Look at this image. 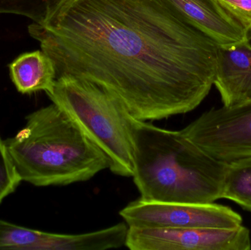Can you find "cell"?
I'll return each mask as SVG.
<instances>
[{
    "mask_svg": "<svg viewBox=\"0 0 251 250\" xmlns=\"http://www.w3.org/2000/svg\"><path fill=\"white\" fill-rule=\"evenodd\" d=\"M28 29L56 77L94 84L137 120L193 111L214 85L218 44L166 0H60Z\"/></svg>",
    "mask_w": 251,
    "mask_h": 250,
    "instance_id": "obj_1",
    "label": "cell"
},
{
    "mask_svg": "<svg viewBox=\"0 0 251 250\" xmlns=\"http://www.w3.org/2000/svg\"><path fill=\"white\" fill-rule=\"evenodd\" d=\"M134 183L140 199L210 204L221 199L228 164L209 157L181 131H171L128 115Z\"/></svg>",
    "mask_w": 251,
    "mask_h": 250,
    "instance_id": "obj_2",
    "label": "cell"
},
{
    "mask_svg": "<svg viewBox=\"0 0 251 250\" xmlns=\"http://www.w3.org/2000/svg\"><path fill=\"white\" fill-rule=\"evenodd\" d=\"M21 180L35 186L87 182L109 169L105 154L52 103L26 117V125L4 140Z\"/></svg>",
    "mask_w": 251,
    "mask_h": 250,
    "instance_id": "obj_3",
    "label": "cell"
},
{
    "mask_svg": "<svg viewBox=\"0 0 251 250\" xmlns=\"http://www.w3.org/2000/svg\"><path fill=\"white\" fill-rule=\"evenodd\" d=\"M46 93L105 154L112 173L132 177L129 113L117 100L94 84L69 76L57 78Z\"/></svg>",
    "mask_w": 251,
    "mask_h": 250,
    "instance_id": "obj_4",
    "label": "cell"
},
{
    "mask_svg": "<svg viewBox=\"0 0 251 250\" xmlns=\"http://www.w3.org/2000/svg\"><path fill=\"white\" fill-rule=\"evenodd\" d=\"M181 132L220 162L251 159V100L212 109Z\"/></svg>",
    "mask_w": 251,
    "mask_h": 250,
    "instance_id": "obj_5",
    "label": "cell"
},
{
    "mask_svg": "<svg viewBox=\"0 0 251 250\" xmlns=\"http://www.w3.org/2000/svg\"><path fill=\"white\" fill-rule=\"evenodd\" d=\"M128 227L148 228H234L243 218L229 207L210 203H166L138 199L120 211Z\"/></svg>",
    "mask_w": 251,
    "mask_h": 250,
    "instance_id": "obj_6",
    "label": "cell"
},
{
    "mask_svg": "<svg viewBox=\"0 0 251 250\" xmlns=\"http://www.w3.org/2000/svg\"><path fill=\"white\" fill-rule=\"evenodd\" d=\"M126 247L131 250H250V231L234 228L128 227Z\"/></svg>",
    "mask_w": 251,
    "mask_h": 250,
    "instance_id": "obj_7",
    "label": "cell"
},
{
    "mask_svg": "<svg viewBox=\"0 0 251 250\" xmlns=\"http://www.w3.org/2000/svg\"><path fill=\"white\" fill-rule=\"evenodd\" d=\"M107 244L103 230L82 234L48 233L0 220V250H102Z\"/></svg>",
    "mask_w": 251,
    "mask_h": 250,
    "instance_id": "obj_8",
    "label": "cell"
},
{
    "mask_svg": "<svg viewBox=\"0 0 251 250\" xmlns=\"http://www.w3.org/2000/svg\"><path fill=\"white\" fill-rule=\"evenodd\" d=\"M214 85L224 105L251 100V47L247 41L218 45Z\"/></svg>",
    "mask_w": 251,
    "mask_h": 250,
    "instance_id": "obj_9",
    "label": "cell"
},
{
    "mask_svg": "<svg viewBox=\"0 0 251 250\" xmlns=\"http://www.w3.org/2000/svg\"><path fill=\"white\" fill-rule=\"evenodd\" d=\"M218 45L246 41V31L216 0H166Z\"/></svg>",
    "mask_w": 251,
    "mask_h": 250,
    "instance_id": "obj_10",
    "label": "cell"
},
{
    "mask_svg": "<svg viewBox=\"0 0 251 250\" xmlns=\"http://www.w3.org/2000/svg\"><path fill=\"white\" fill-rule=\"evenodd\" d=\"M9 69L10 78L21 93L48 92L57 79L54 63L42 50L22 54L9 65Z\"/></svg>",
    "mask_w": 251,
    "mask_h": 250,
    "instance_id": "obj_11",
    "label": "cell"
},
{
    "mask_svg": "<svg viewBox=\"0 0 251 250\" xmlns=\"http://www.w3.org/2000/svg\"><path fill=\"white\" fill-rule=\"evenodd\" d=\"M221 198L234 201L251 212V159L227 165Z\"/></svg>",
    "mask_w": 251,
    "mask_h": 250,
    "instance_id": "obj_12",
    "label": "cell"
},
{
    "mask_svg": "<svg viewBox=\"0 0 251 250\" xmlns=\"http://www.w3.org/2000/svg\"><path fill=\"white\" fill-rule=\"evenodd\" d=\"M60 0H0V13H13L42 24Z\"/></svg>",
    "mask_w": 251,
    "mask_h": 250,
    "instance_id": "obj_13",
    "label": "cell"
},
{
    "mask_svg": "<svg viewBox=\"0 0 251 250\" xmlns=\"http://www.w3.org/2000/svg\"><path fill=\"white\" fill-rule=\"evenodd\" d=\"M22 182L12 162L4 140L0 137V204L13 193Z\"/></svg>",
    "mask_w": 251,
    "mask_h": 250,
    "instance_id": "obj_14",
    "label": "cell"
},
{
    "mask_svg": "<svg viewBox=\"0 0 251 250\" xmlns=\"http://www.w3.org/2000/svg\"><path fill=\"white\" fill-rule=\"evenodd\" d=\"M246 31L251 29V0H216Z\"/></svg>",
    "mask_w": 251,
    "mask_h": 250,
    "instance_id": "obj_15",
    "label": "cell"
},
{
    "mask_svg": "<svg viewBox=\"0 0 251 250\" xmlns=\"http://www.w3.org/2000/svg\"><path fill=\"white\" fill-rule=\"evenodd\" d=\"M246 41L251 47V29L246 31Z\"/></svg>",
    "mask_w": 251,
    "mask_h": 250,
    "instance_id": "obj_16",
    "label": "cell"
}]
</instances>
